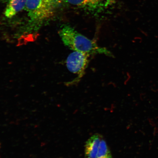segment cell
I'll list each match as a JSON object with an SVG mask.
<instances>
[{
	"mask_svg": "<svg viewBox=\"0 0 158 158\" xmlns=\"http://www.w3.org/2000/svg\"><path fill=\"white\" fill-rule=\"evenodd\" d=\"M59 34L65 46L74 51L90 55L103 54L109 57H114L108 49L99 46L94 41L81 34L70 25H63L59 31Z\"/></svg>",
	"mask_w": 158,
	"mask_h": 158,
	"instance_id": "obj_1",
	"label": "cell"
},
{
	"mask_svg": "<svg viewBox=\"0 0 158 158\" xmlns=\"http://www.w3.org/2000/svg\"><path fill=\"white\" fill-rule=\"evenodd\" d=\"M60 0H27L25 9L31 22H44L55 15Z\"/></svg>",
	"mask_w": 158,
	"mask_h": 158,
	"instance_id": "obj_2",
	"label": "cell"
},
{
	"mask_svg": "<svg viewBox=\"0 0 158 158\" xmlns=\"http://www.w3.org/2000/svg\"><path fill=\"white\" fill-rule=\"evenodd\" d=\"M85 153V158H112L106 142L98 134L93 135L86 142Z\"/></svg>",
	"mask_w": 158,
	"mask_h": 158,
	"instance_id": "obj_3",
	"label": "cell"
},
{
	"mask_svg": "<svg viewBox=\"0 0 158 158\" xmlns=\"http://www.w3.org/2000/svg\"><path fill=\"white\" fill-rule=\"evenodd\" d=\"M90 56L77 51H74L69 55L66 61L67 68L71 73L77 76L71 82V84L78 83L84 76L88 66Z\"/></svg>",
	"mask_w": 158,
	"mask_h": 158,
	"instance_id": "obj_4",
	"label": "cell"
},
{
	"mask_svg": "<svg viewBox=\"0 0 158 158\" xmlns=\"http://www.w3.org/2000/svg\"><path fill=\"white\" fill-rule=\"evenodd\" d=\"M67 3L90 13H101L114 3V0H65Z\"/></svg>",
	"mask_w": 158,
	"mask_h": 158,
	"instance_id": "obj_5",
	"label": "cell"
},
{
	"mask_svg": "<svg viewBox=\"0 0 158 158\" xmlns=\"http://www.w3.org/2000/svg\"><path fill=\"white\" fill-rule=\"evenodd\" d=\"M27 0H9V2L5 11V16L11 18L25 9Z\"/></svg>",
	"mask_w": 158,
	"mask_h": 158,
	"instance_id": "obj_6",
	"label": "cell"
},
{
	"mask_svg": "<svg viewBox=\"0 0 158 158\" xmlns=\"http://www.w3.org/2000/svg\"><path fill=\"white\" fill-rule=\"evenodd\" d=\"M2 1L3 2H5L8 1L9 0H2Z\"/></svg>",
	"mask_w": 158,
	"mask_h": 158,
	"instance_id": "obj_7",
	"label": "cell"
},
{
	"mask_svg": "<svg viewBox=\"0 0 158 158\" xmlns=\"http://www.w3.org/2000/svg\"><path fill=\"white\" fill-rule=\"evenodd\" d=\"M0 147H1V144H0Z\"/></svg>",
	"mask_w": 158,
	"mask_h": 158,
	"instance_id": "obj_8",
	"label": "cell"
}]
</instances>
